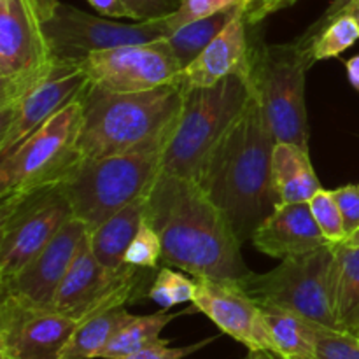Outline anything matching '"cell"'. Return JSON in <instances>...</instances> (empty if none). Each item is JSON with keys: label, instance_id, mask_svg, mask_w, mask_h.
Returning a JSON list of instances; mask_svg holds the SVG:
<instances>
[{"label": "cell", "instance_id": "cell-17", "mask_svg": "<svg viewBox=\"0 0 359 359\" xmlns=\"http://www.w3.org/2000/svg\"><path fill=\"white\" fill-rule=\"evenodd\" d=\"M88 233L90 228L84 221L76 216L70 217L18 276L0 284V293L16 294L34 304L53 307L56 291Z\"/></svg>", "mask_w": 359, "mask_h": 359}, {"label": "cell", "instance_id": "cell-31", "mask_svg": "<svg viewBox=\"0 0 359 359\" xmlns=\"http://www.w3.org/2000/svg\"><path fill=\"white\" fill-rule=\"evenodd\" d=\"M316 359H359V339L340 330L316 325Z\"/></svg>", "mask_w": 359, "mask_h": 359}, {"label": "cell", "instance_id": "cell-45", "mask_svg": "<svg viewBox=\"0 0 359 359\" xmlns=\"http://www.w3.org/2000/svg\"><path fill=\"white\" fill-rule=\"evenodd\" d=\"M358 339H359V335H358Z\"/></svg>", "mask_w": 359, "mask_h": 359}, {"label": "cell", "instance_id": "cell-32", "mask_svg": "<svg viewBox=\"0 0 359 359\" xmlns=\"http://www.w3.org/2000/svg\"><path fill=\"white\" fill-rule=\"evenodd\" d=\"M241 4L242 0H182L174 13L165 16V21H167L168 32L172 34V32L191 23V21L212 16V14L241 6Z\"/></svg>", "mask_w": 359, "mask_h": 359}, {"label": "cell", "instance_id": "cell-30", "mask_svg": "<svg viewBox=\"0 0 359 359\" xmlns=\"http://www.w3.org/2000/svg\"><path fill=\"white\" fill-rule=\"evenodd\" d=\"M125 263L132 266H140V269H160L161 241L156 230L147 223V219L142 221L132 244L126 249Z\"/></svg>", "mask_w": 359, "mask_h": 359}, {"label": "cell", "instance_id": "cell-5", "mask_svg": "<svg viewBox=\"0 0 359 359\" xmlns=\"http://www.w3.org/2000/svg\"><path fill=\"white\" fill-rule=\"evenodd\" d=\"M249 83L237 76L184 91L182 111L161 161V174L198 182L210 153L251 98Z\"/></svg>", "mask_w": 359, "mask_h": 359}, {"label": "cell", "instance_id": "cell-35", "mask_svg": "<svg viewBox=\"0 0 359 359\" xmlns=\"http://www.w3.org/2000/svg\"><path fill=\"white\" fill-rule=\"evenodd\" d=\"M298 0H242V16L248 27H256L279 11L294 6Z\"/></svg>", "mask_w": 359, "mask_h": 359}, {"label": "cell", "instance_id": "cell-41", "mask_svg": "<svg viewBox=\"0 0 359 359\" xmlns=\"http://www.w3.org/2000/svg\"><path fill=\"white\" fill-rule=\"evenodd\" d=\"M244 359H283L277 356L276 353L266 349H256V351H249V354Z\"/></svg>", "mask_w": 359, "mask_h": 359}, {"label": "cell", "instance_id": "cell-14", "mask_svg": "<svg viewBox=\"0 0 359 359\" xmlns=\"http://www.w3.org/2000/svg\"><path fill=\"white\" fill-rule=\"evenodd\" d=\"M81 65L91 84L125 93L175 84L182 72L167 37L93 53Z\"/></svg>", "mask_w": 359, "mask_h": 359}, {"label": "cell", "instance_id": "cell-11", "mask_svg": "<svg viewBox=\"0 0 359 359\" xmlns=\"http://www.w3.org/2000/svg\"><path fill=\"white\" fill-rule=\"evenodd\" d=\"M72 216L62 186L0 202V284L18 276Z\"/></svg>", "mask_w": 359, "mask_h": 359}, {"label": "cell", "instance_id": "cell-1", "mask_svg": "<svg viewBox=\"0 0 359 359\" xmlns=\"http://www.w3.org/2000/svg\"><path fill=\"white\" fill-rule=\"evenodd\" d=\"M146 219L161 241L163 266L195 279L241 280L251 273L231 221L193 179L160 174L147 195Z\"/></svg>", "mask_w": 359, "mask_h": 359}, {"label": "cell", "instance_id": "cell-39", "mask_svg": "<svg viewBox=\"0 0 359 359\" xmlns=\"http://www.w3.org/2000/svg\"><path fill=\"white\" fill-rule=\"evenodd\" d=\"M346 72H347V79H349L351 86L359 91V55L347 60Z\"/></svg>", "mask_w": 359, "mask_h": 359}, {"label": "cell", "instance_id": "cell-27", "mask_svg": "<svg viewBox=\"0 0 359 359\" xmlns=\"http://www.w3.org/2000/svg\"><path fill=\"white\" fill-rule=\"evenodd\" d=\"M358 41L359 23L356 18L351 14H340L311 42V51L316 62L337 58L346 49L353 48Z\"/></svg>", "mask_w": 359, "mask_h": 359}, {"label": "cell", "instance_id": "cell-16", "mask_svg": "<svg viewBox=\"0 0 359 359\" xmlns=\"http://www.w3.org/2000/svg\"><path fill=\"white\" fill-rule=\"evenodd\" d=\"M191 305L249 351L266 349L276 353L262 305L245 293L238 280L198 277Z\"/></svg>", "mask_w": 359, "mask_h": 359}, {"label": "cell", "instance_id": "cell-13", "mask_svg": "<svg viewBox=\"0 0 359 359\" xmlns=\"http://www.w3.org/2000/svg\"><path fill=\"white\" fill-rule=\"evenodd\" d=\"M77 325L48 305L0 293V359H63Z\"/></svg>", "mask_w": 359, "mask_h": 359}, {"label": "cell", "instance_id": "cell-23", "mask_svg": "<svg viewBox=\"0 0 359 359\" xmlns=\"http://www.w3.org/2000/svg\"><path fill=\"white\" fill-rule=\"evenodd\" d=\"M266 325L283 359H316V323L273 305H262Z\"/></svg>", "mask_w": 359, "mask_h": 359}, {"label": "cell", "instance_id": "cell-19", "mask_svg": "<svg viewBox=\"0 0 359 359\" xmlns=\"http://www.w3.org/2000/svg\"><path fill=\"white\" fill-rule=\"evenodd\" d=\"M251 242L262 255L276 259L305 255L332 244L319 230L309 202L277 203L256 228Z\"/></svg>", "mask_w": 359, "mask_h": 359}, {"label": "cell", "instance_id": "cell-34", "mask_svg": "<svg viewBox=\"0 0 359 359\" xmlns=\"http://www.w3.org/2000/svg\"><path fill=\"white\" fill-rule=\"evenodd\" d=\"M214 339H205L198 344H191V346L186 347H170L168 346V340H163L160 344H154V346L147 347V349L139 351V353H133L130 356L119 358V359H184L189 354L196 353V351L203 349L205 346H209Z\"/></svg>", "mask_w": 359, "mask_h": 359}, {"label": "cell", "instance_id": "cell-22", "mask_svg": "<svg viewBox=\"0 0 359 359\" xmlns=\"http://www.w3.org/2000/svg\"><path fill=\"white\" fill-rule=\"evenodd\" d=\"M333 309L339 328L359 335V248L335 244L333 259Z\"/></svg>", "mask_w": 359, "mask_h": 359}, {"label": "cell", "instance_id": "cell-8", "mask_svg": "<svg viewBox=\"0 0 359 359\" xmlns=\"http://www.w3.org/2000/svg\"><path fill=\"white\" fill-rule=\"evenodd\" d=\"M333 259L335 244H330L280 259L270 272H251L238 283L259 305L280 307L316 325L340 330L333 309Z\"/></svg>", "mask_w": 359, "mask_h": 359}, {"label": "cell", "instance_id": "cell-36", "mask_svg": "<svg viewBox=\"0 0 359 359\" xmlns=\"http://www.w3.org/2000/svg\"><path fill=\"white\" fill-rule=\"evenodd\" d=\"M126 2L132 7L139 21L163 18L177 9V6L172 0H126Z\"/></svg>", "mask_w": 359, "mask_h": 359}, {"label": "cell", "instance_id": "cell-12", "mask_svg": "<svg viewBox=\"0 0 359 359\" xmlns=\"http://www.w3.org/2000/svg\"><path fill=\"white\" fill-rule=\"evenodd\" d=\"M56 62H83L90 55L128 44L158 41L170 35L163 18L123 23L60 2L42 21Z\"/></svg>", "mask_w": 359, "mask_h": 359}, {"label": "cell", "instance_id": "cell-6", "mask_svg": "<svg viewBox=\"0 0 359 359\" xmlns=\"http://www.w3.org/2000/svg\"><path fill=\"white\" fill-rule=\"evenodd\" d=\"M167 146L168 142H160L130 153L84 160L62 186L74 216L91 230L128 203L149 195L161 174Z\"/></svg>", "mask_w": 359, "mask_h": 359}, {"label": "cell", "instance_id": "cell-10", "mask_svg": "<svg viewBox=\"0 0 359 359\" xmlns=\"http://www.w3.org/2000/svg\"><path fill=\"white\" fill-rule=\"evenodd\" d=\"M55 65L34 0H0V109L41 84Z\"/></svg>", "mask_w": 359, "mask_h": 359}, {"label": "cell", "instance_id": "cell-3", "mask_svg": "<svg viewBox=\"0 0 359 359\" xmlns=\"http://www.w3.org/2000/svg\"><path fill=\"white\" fill-rule=\"evenodd\" d=\"M181 84L149 91H111L90 86L83 93L79 147L84 160L130 153L168 142L182 111Z\"/></svg>", "mask_w": 359, "mask_h": 359}, {"label": "cell", "instance_id": "cell-4", "mask_svg": "<svg viewBox=\"0 0 359 359\" xmlns=\"http://www.w3.org/2000/svg\"><path fill=\"white\" fill-rule=\"evenodd\" d=\"M81 126L83 95L0 158V202L69 182L84 163Z\"/></svg>", "mask_w": 359, "mask_h": 359}, {"label": "cell", "instance_id": "cell-42", "mask_svg": "<svg viewBox=\"0 0 359 359\" xmlns=\"http://www.w3.org/2000/svg\"><path fill=\"white\" fill-rule=\"evenodd\" d=\"M340 14H351L353 18H356V21L359 23V0H353V2H351Z\"/></svg>", "mask_w": 359, "mask_h": 359}, {"label": "cell", "instance_id": "cell-20", "mask_svg": "<svg viewBox=\"0 0 359 359\" xmlns=\"http://www.w3.org/2000/svg\"><path fill=\"white\" fill-rule=\"evenodd\" d=\"M272 188L279 203H305L323 188L309 147L276 142L272 153Z\"/></svg>", "mask_w": 359, "mask_h": 359}, {"label": "cell", "instance_id": "cell-25", "mask_svg": "<svg viewBox=\"0 0 359 359\" xmlns=\"http://www.w3.org/2000/svg\"><path fill=\"white\" fill-rule=\"evenodd\" d=\"M179 314H168V312L161 311L156 314L149 316H133L114 337L104 353L100 354L98 359H119L130 356L133 353L147 349V347L154 346V344L163 342L161 339V332L165 326L170 325Z\"/></svg>", "mask_w": 359, "mask_h": 359}, {"label": "cell", "instance_id": "cell-43", "mask_svg": "<svg viewBox=\"0 0 359 359\" xmlns=\"http://www.w3.org/2000/svg\"><path fill=\"white\" fill-rule=\"evenodd\" d=\"M347 244H353V245H358V248H359V231H356V233H354L353 235V237H349V238H347Z\"/></svg>", "mask_w": 359, "mask_h": 359}, {"label": "cell", "instance_id": "cell-37", "mask_svg": "<svg viewBox=\"0 0 359 359\" xmlns=\"http://www.w3.org/2000/svg\"><path fill=\"white\" fill-rule=\"evenodd\" d=\"M351 2H353V0H332V2H330V6L326 7L325 13H323V16L319 18L314 25H311V27H309L307 30H305L304 34L298 37V41L304 42V44H307V46H311V42L314 41V39L318 37V35L321 34V32L325 30V28L328 27V25L332 23L337 16H340V13H342V11L346 9Z\"/></svg>", "mask_w": 359, "mask_h": 359}, {"label": "cell", "instance_id": "cell-2", "mask_svg": "<svg viewBox=\"0 0 359 359\" xmlns=\"http://www.w3.org/2000/svg\"><path fill=\"white\" fill-rule=\"evenodd\" d=\"M273 146L276 137L252 93L241 116L216 144L198 179L242 242L251 241L256 228L279 203L272 188Z\"/></svg>", "mask_w": 359, "mask_h": 359}, {"label": "cell", "instance_id": "cell-40", "mask_svg": "<svg viewBox=\"0 0 359 359\" xmlns=\"http://www.w3.org/2000/svg\"><path fill=\"white\" fill-rule=\"evenodd\" d=\"M34 4H35V7H37L39 14H41L42 21H44L51 16L53 11H55V7L60 4V0H34Z\"/></svg>", "mask_w": 359, "mask_h": 359}, {"label": "cell", "instance_id": "cell-29", "mask_svg": "<svg viewBox=\"0 0 359 359\" xmlns=\"http://www.w3.org/2000/svg\"><path fill=\"white\" fill-rule=\"evenodd\" d=\"M309 205H311L312 216H314L319 230L323 231V235L332 244L346 242V224H344V217L342 212H340L339 203H337L335 196H333V189L321 188L309 200Z\"/></svg>", "mask_w": 359, "mask_h": 359}, {"label": "cell", "instance_id": "cell-26", "mask_svg": "<svg viewBox=\"0 0 359 359\" xmlns=\"http://www.w3.org/2000/svg\"><path fill=\"white\" fill-rule=\"evenodd\" d=\"M242 11V6L230 7L212 16L202 18V20L191 21L184 27L177 28L167 37L175 58L181 63L182 70L219 35V32L237 16Z\"/></svg>", "mask_w": 359, "mask_h": 359}, {"label": "cell", "instance_id": "cell-24", "mask_svg": "<svg viewBox=\"0 0 359 359\" xmlns=\"http://www.w3.org/2000/svg\"><path fill=\"white\" fill-rule=\"evenodd\" d=\"M132 318L126 307H116L81 321L67 344L63 359L100 358L112 337Z\"/></svg>", "mask_w": 359, "mask_h": 359}, {"label": "cell", "instance_id": "cell-38", "mask_svg": "<svg viewBox=\"0 0 359 359\" xmlns=\"http://www.w3.org/2000/svg\"><path fill=\"white\" fill-rule=\"evenodd\" d=\"M86 2L90 4L100 16L112 18V20L126 18V20L139 21L126 0H86Z\"/></svg>", "mask_w": 359, "mask_h": 359}, {"label": "cell", "instance_id": "cell-15", "mask_svg": "<svg viewBox=\"0 0 359 359\" xmlns=\"http://www.w3.org/2000/svg\"><path fill=\"white\" fill-rule=\"evenodd\" d=\"M90 86L81 62H56L53 72L14 104L0 109V158L20 146Z\"/></svg>", "mask_w": 359, "mask_h": 359}, {"label": "cell", "instance_id": "cell-18", "mask_svg": "<svg viewBox=\"0 0 359 359\" xmlns=\"http://www.w3.org/2000/svg\"><path fill=\"white\" fill-rule=\"evenodd\" d=\"M248 28L241 11L219 32V35L182 70L177 81L182 91L214 86L231 76H237L249 83L252 58Z\"/></svg>", "mask_w": 359, "mask_h": 359}, {"label": "cell", "instance_id": "cell-9", "mask_svg": "<svg viewBox=\"0 0 359 359\" xmlns=\"http://www.w3.org/2000/svg\"><path fill=\"white\" fill-rule=\"evenodd\" d=\"M156 273L158 270L132 265L119 270L107 269L91 251L88 233L56 291L53 309L81 323L100 312L126 307L146 298Z\"/></svg>", "mask_w": 359, "mask_h": 359}, {"label": "cell", "instance_id": "cell-44", "mask_svg": "<svg viewBox=\"0 0 359 359\" xmlns=\"http://www.w3.org/2000/svg\"><path fill=\"white\" fill-rule=\"evenodd\" d=\"M172 2H174V4H175V6H177V7H179V4H181V2H182V0H172Z\"/></svg>", "mask_w": 359, "mask_h": 359}, {"label": "cell", "instance_id": "cell-28", "mask_svg": "<svg viewBox=\"0 0 359 359\" xmlns=\"http://www.w3.org/2000/svg\"><path fill=\"white\" fill-rule=\"evenodd\" d=\"M196 291V279H189L184 276V272H177L172 266H161L158 269L156 279L153 286L149 287L147 298L153 300L154 304L160 305L163 311L175 307L181 304H191L195 298Z\"/></svg>", "mask_w": 359, "mask_h": 359}, {"label": "cell", "instance_id": "cell-21", "mask_svg": "<svg viewBox=\"0 0 359 359\" xmlns=\"http://www.w3.org/2000/svg\"><path fill=\"white\" fill-rule=\"evenodd\" d=\"M147 195L128 203L111 217L90 230V245L98 262L111 270L126 265L125 255L140 224L146 219Z\"/></svg>", "mask_w": 359, "mask_h": 359}, {"label": "cell", "instance_id": "cell-33", "mask_svg": "<svg viewBox=\"0 0 359 359\" xmlns=\"http://www.w3.org/2000/svg\"><path fill=\"white\" fill-rule=\"evenodd\" d=\"M333 196L342 212L347 238L353 237L359 231V184H347L333 189Z\"/></svg>", "mask_w": 359, "mask_h": 359}, {"label": "cell", "instance_id": "cell-7", "mask_svg": "<svg viewBox=\"0 0 359 359\" xmlns=\"http://www.w3.org/2000/svg\"><path fill=\"white\" fill-rule=\"evenodd\" d=\"M251 86L259 100L276 142L309 147V118L305 104L307 72L316 62L311 46L297 39L286 44L251 41Z\"/></svg>", "mask_w": 359, "mask_h": 359}]
</instances>
